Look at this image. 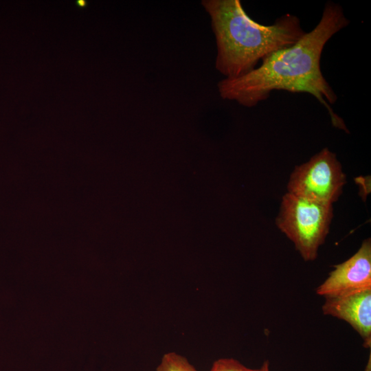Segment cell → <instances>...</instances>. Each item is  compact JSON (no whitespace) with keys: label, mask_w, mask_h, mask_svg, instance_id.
Here are the masks:
<instances>
[{"label":"cell","mask_w":371,"mask_h":371,"mask_svg":"<svg viewBox=\"0 0 371 371\" xmlns=\"http://www.w3.org/2000/svg\"><path fill=\"white\" fill-rule=\"evenodd\" d=\"M349 23L340 5L327 2L317 25L295 44L273 52L241 77L219 81L221 97L254 107L273 91L307 93L327 109L335 127L348 131L331 108L337 96L322 74L320 60L326 43Z\"/></svg>","instance_id":"cell-1"},{"label":"cell","mask_w":371,"mask_h":371,"mask_svg":"<svg viewBox=\"0 0 371 371\" xmlns=\"http://www.w3.org/2000/svg\"><path fill=\"white\" fill-rule=\"evenodd\" d=\"M201 4L215 35V67L225 78L249 73L260 60L295 44L306 33L298 17L290 14L265 25L251 19L239 0H203Z\"/></svg>","instance_id":"cell-2"},{"label":"cell","mask_w":371,"mask_h":371,"mask_svg":"<svg viewBox=\"0 0 371 371\" xmlns=\"http://www.w3.org/2000/svg\"><path fill=\"white\" fill-rule=\"evenodd\" d=\"M333 216V205L286 192L282 198L276 225L293 243L305 261H313L325 242Z\"/></svg>","instance_id":"cell-3"},{"label":"cell","mask_w":371,"mask_h":371,"mask_svg":"<svg viewBox=\"0 0 371 371\" xmlns=\"http://www.w3.org/2000/svg\"><path fill=\"white\" fill-rule=\"evenodd\" d=\"M346 183V175L335 153L324 148L295 168L287 184V192L333 205L341 196Z\"/></svg>","instance_id":"cell-4"},{"label":"cell","mask_w":371,"mask_h":371,"mask_svg":"<svg viewBox=\"0 0 371 371\" xmlns=\"http://www.w3.org/2000/svg\"><path fill=\"white\" fill-rule=\"evenodd\" d=\"M371 289V241L362 243L358 251L347 260L334 266L316 293L330 297Z\"/></svg>","instance_id":"cell-5"},{"label":"cell","mask_w":371,"mask_h":371,"mask_svg":"<svg viewBox=\"0 0 371 371\" xmlns=\"http://www.w3.org/2000/svg\"><path fill=\"white\" fill-rule=\"evenodd\" d=\"M324 315L342 319L361 336L363 346L371 347V289L326 297Z\"/></svg>","instance_id":"cell-6"},{"label":"cell","mask_w":371,"mask_h":371,"mask_svg":"<svg viewBox=\"0 0 371 371\" xmlns=\"http://www.w3.org/2000/svg\"><path fill=\"white\" fill-rule=\"evenodd\" d=\"M157 371H198L188 360L175 352H170L164 355L157 367Z\"/></svg>","instance_id":"cell-7"},{"label":"cell","mask_w":371,"mask_h":371,"mask_svg":"<svg viewBox=\"0 0 371 371\" xmlns=\"http://www.w3.org/2000/svg\"><path fill=\"white\" fill-rule=\"evenodd\" d=\"M210 371H258V370L247 368L232 358H221L213 363Z\"/></svg>","instance_id":"cell-8"},{"label":"cell","mask_w":371,"mask_h":371,"mask_svg":"<svg viewBox=\"0 0 371 371\" xmlns=\"http://www.w3.org/2000/svg\"><path fill=\"white\" fill-rule=\"evenodd\" d=\"M258 371H270L269 370V364L268 361H265L262 366L258 369Z\"/></svg>","instance_id":"cell-9"},{"label":"cell","mask_w":371,"mask_h":371,"mask_svg":"<svg viewBox=\"0 0 371 371\" xmlns=\"http://www.w3.org/2000/svg\"><path fill=\"white\" fill-rule=\"evenodd\" d=\"M364 371H371V355L370 354L369 359Z\"/></svg>","instance_id":"cell-10"}]
</instances>
